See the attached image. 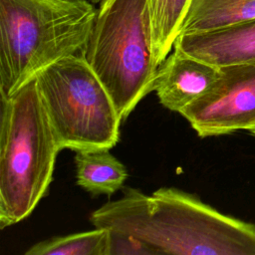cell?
<instances>
[{
    "label": "cell",
    "mask_w": 255,
    "mask_h": 255,
    "mask_svg": "<svg viewBox=\"0 0 255 255\" xmlns=\"http://www.w3.org/2000/svg\"><path fill=\"white\" fill-rule=\"evenodd\" d=\"M95 227L131 235L158 254L255 255V224L223 214L194 194L161 187L123 196L92 212Z\"/></svg>",
    "instance_id": "1"
},
{
    "label": "cell",
    "mask_w": 255,
    "mask_h": 255,
    "mask_svg": "<svg viewBox=\"0 0 255 255\" xmlns=\"http://www.w3.org/2000/svg\"><path fill=\"white\" fill-rule=\"evenodd\" d=\"M98 10L89 0H0V96L49 65L82 54Z\"/></svg>",
    "instance_id": "2"
},
{
    "label": "cell",
    "mask_w": 255,
    "mask_h": 255,
    "mask_svg": "<svg viewBox=\"0 0 255 255\" xmlns=\"http://www.w3.org/2000/svg\"><path fill=\"white\" fill-rule=\"evenodd\" d=\"M60 150L36 78L1 99V229L27 218L47 194Z\"/></svg>",
    "instance_id": "3"
},
{
    "label": "cell",
    "mask_w": 255,
    "mask_h": 255,
    "mask_svg": "<svg viewBox=\"0 0 255 255\" xmlns=\"http://www.w3.org/2000/svg\"><path fill=\"white\" fill-rule=\"evenodd\" d=\"M83 56L125 121L151 91L157 69L148 0H106Z\"/></svg>",
    "instance_id": "4"
},
{
    "label": "cell",
    "mask_w": 255,
    "mask_h": 255,
    "mask_svg": "<svg viewBox=\"0 0 255 255\" xmlns=\"http://www.w3.org/2000/svg\"><path fill=\"white\" fill-rule=\"evenodd\" d=\"M35 78L61 149H111L117 144L123 121L83 53L56 61Z\"/></svg>",
    "instance_id": "5"
},
{
    "label": "cell",
    "mask_w": 255,
    "mask_h": 255,
    "mask_svg": "<svg viewBox=\"0 0 255 255\" xmlns=\"http://www.w3.org/2000/svg\"><path fill=\"white\" fill-rule=\"evenodd\" d=\"M220 76L180 115L200 137L249 130L255 126V65L222 67Z\"/></svg>",
    "instance_id": "6"
},
{
    "label": "cell",
    "mask_w": 255,
    "mask_h": 255,
    "mask_svg": "<svg viewBox=\"0 0 255 255\" xmlns=\"http://www.w3.org/2000/svg\"><path fill=\"white\" fill-rule=\"evenodd\" d=\"M219 76V68L173 49L157 69L153 91L164 108L180 114Z\"/></svg>",
    "instance_id": "7"
},
{
    "label": "cell",
    "mask_w": 255,
    "mask_h": 255,
    "mask_svg": "<svg viewBox=\"0 0 255 255\" xmlns=\"http://www.w3.org/2000/svg\"><path fill=\"white\" fill-rule=\"evenodd\" d=\"M173 49L217 68L255 65V19L216 30L181 34Z\"/></svg>",
    "instance_id": "8"
},
{
    "label": "cell",
    "mask_w": 255,
    "mask_h": 255,
    "mask_svg": "<svg viewBox=\"0 0 255 255\" xmlns=\"http://www.w3.org/2000/svg\"><path fill=\"white\" fill-rule=\"evenodd\" d=\"M75 166L77 184L94 196L111 197L123 188L128 176L127 167L110 152V148L76 151Z\"/></svg>",
    "instance_id": "9"
},
{
    "label": "cell",
    "mask_w": 255,
    "mask_h": 255,
    "mask_svg": "<svg viewBox=\"0 0 255 255\" xmlns=\"http://www.w3.org/2000/svg\"><path fill=\"white\" fill-rule=\"evenodd\" d=\"M255 19V0H192L180 34L200 33Z\"/></svg>",
    "instance_id": "10"
},
{
    "label": "cell",
    "mask_w": 255,
    "mask_h": 255,
    "mask_svg": "<svg viewBox=\"0 0 255 255\" xmlns=\"http://www.w3.org/2000/svg\"><path fill=\"white\" fill-rule=\"evenodd\" d=\"M192 0H148L154 60L159 66L180 34Z\"/></svg>",
    "instance_id": "11"
},
{
    "label": "cell",
    "mask_w": 255,
    "mask_h": 255,
    "mask_svg": "<svg viewBox=\"0 0 255 255\" xmlns=\"http://www.w3.org/2000/svg\"><path fill=\"white\" fill-rule=\"evenodd\" d=\"M110 232L105 228L57 236L31 246L26 255H109Z\"/></svg>",
    "instance_id": "12"
},
{
    "label": "cell",
    "mask_w": 255,
    "mask_h": 255,
    "mask_svg": "<svg viewBox=\"0 0 255 255\" xmlns=\"http://www.w3.org/2000/svg\"><path fill=\"white\" fill-rule=\"evenodd\" d=\"M110 232L109 255H151L158 254L155 249L139 239L125 233Z\"/></svg>",
    "instance_id": "13"
},
{
    "label": "cell",
    "mask_w": 255,
    "mask_h": 255,
    "mask_svg": "<svg viewBox=\"0 0 255 255\" xmlns=\"http://www.w3.org/2000/svg\"><path fill=\"white\" fill-rule=\"evenodd\" d=\"M89 1H90L91 3H93L94 5H96V4H97V5H99V6H100V5H101V4H103L106 0H89Z\"/></svg>",
    "instance_id": "14"
},
{
    "label": "cell",
    "mask_w": 255,
    "mask_h": 255,
    "mask_svg": "<svg viewBox=\"0 0 255 255\" xmlns=\"http://www.w3.org/2000/svg\"><path fill=\"white\" fill-rule=\"evenodd\" d=\"M248 131H249L253 136H255V126H254V127H252Z\"/></svg>",
    "instance_id": "15"
}]
</instances>
